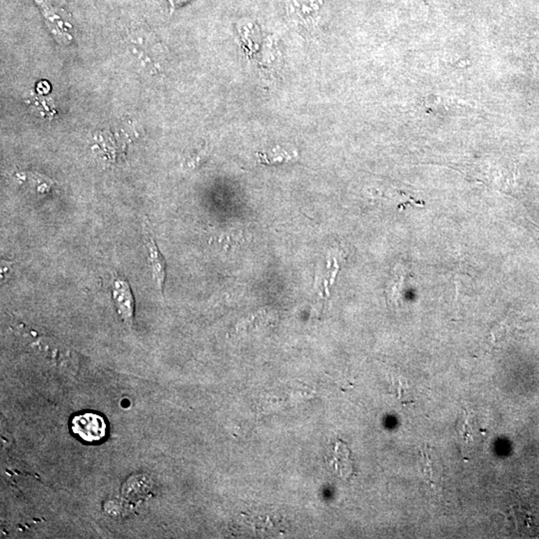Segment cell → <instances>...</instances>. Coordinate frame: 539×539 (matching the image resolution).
Masks as SVG:
<instances>
[{
	"mask_svg": "<svg viewBox=\"0 0 539 539\" xmlns=\"http://www.w3.org/2000/svg\"><path fill=\"white\" fill-rule=\"evenodd\" d=\"M73 437L82 444L97 446L106 441L109 435V425L103 414L85 411L75 414L70 419Z\"/></svg>",
	"mask_w": 539,
	"mask_h": 539,
	"instance_id": "6da1fadb",
	"label": "cell"
},
{
	"mask_svg": "<svg viewBox=\"0 0 539 539\" xmlns=\"http://www.w3.org/2000/svg\"><path fill=\"white\" fill-rule=\"evenodd\" d=\"M113 299L122 321L127 326H132L133 320H134L135 303L127 281L121 278L115 279L114 285H113Z\"/></svg>",
	"mask_w": 539,
	"mask_h": 539,
	"instance_id": "7a4b0ae2",
	"label": "cell"
},
{
	"mask_svg": "<svg viewBox=\"0 0 539 539\" xmlns=\"http://www.w3.org/2000/svg\"><path fill=\"white\" fill-rule=\"evenodd\" d=\"M34 2L38 4L39 9H40L43 17L45 18L46 25L54 38L59 42H69L71 36L65 31L63 18L59 13V9L53 6L49 0H34Z\"/></svg>",
	"mask_w": 539,
	"mask_h": 539,
	"instance_id": "3957f363",
	"label": "cell"
},
{
	"mask_svg": "<svg viewBox=\"0 0 539 539\" xmlns=\"http://www.w3.org/2000/svg\"><path fill=\"white\" fill-rule=\"evenodd\" d=\"M145 232V241H146L147 249L149 251V263L151 266L153 277L155 282L157 283L159 290L163 292V287L165 284L166 279V263L163 256L157 247L153 235L150 231L149 224L144 223L143 225Z\"/></svg>",
	"mask_w": 539,
	"mask_h": 539,
	"instance_id": "277c9868",
	"label": "cell"
},
{
	"mask_svg": "<svg viewBox=\"0 0 539 539\" xmlns=\"http://www.w3.org/2000/svg\"><path fill=\"white\" fill-rule=\"evenodd\" d=\"M432 449L423 448L419 451L421 458V471L432 488H437L441 483L442 471L441 464L435 460L432 453Z\"/></svg>",
	"mask_w": 539,
	"mask_h": 539,
	"instance_id": "5b68a950",
	"label": "cell"
},
{
	"mask_svg": "<svg viewBox=\"0 0 539 539\" xmlns=\"http://www.w3.org/2000/svg\"><path fill=\"white\" fill-rule=\"evenodd\" d=\"M350 449L343 442H338L334 451V457L331 458V467L338 472L342 478H350L352 476V462Z\"/></svg>",
	"mask_w": 539,
	"mask_h": 539,
	"instance_id": "8992f818",
	"label": "cell"
},
{
	"mask_svg": "<svg viewBox=\"0 0 539 539\" xmlns=\"http://www.w3.org/2000/svg\"><path fill=\"white\" fill-rule=\"evenodd\" d=\"M27 104L29 105V107H31V109L33 110L36 114L40 115V116L42 117H52L53 112H54L52 106L46 103L45 99L39 97V96L30 98L29 100L27 101Z\"/></svg>",
	"mask_w": 539,
	"mask_h": 539,
	"instance_id": "52a82bcc",
	"label": "cell"
},
{
	"mask_svg": "<svg viewBox=\"0 0 539 539\" xmlns=\"http://www.w3.org/2000/svg\"><path fill=\"white\" fill-rule=\"evenodd\" d=\"M458 435H460V441H462V444H471L474 441L472 439L471 428L469 425V419L467 416H464V419L462 418V421H458Z\"/></svg>",
	"mask_w": 539,
	"mask_h": 539,
	"instance_id": "ba28073f",
	"label": "cell"
}]
</instances>
